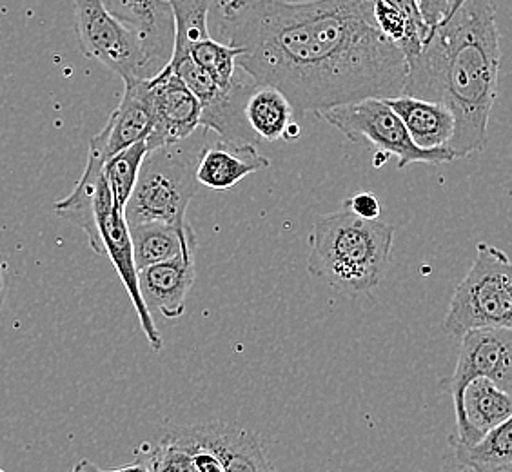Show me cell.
I'll use <instances>...</instances> for the list:
<instances>
[{
  "instance_id": "cell-23",
  "label": "cell",
  "mask_w": 512,
  "mask_h": 472,
  "mask_svg": "<svg viewBox=\"0 0 512 472\" xmlns=\"http://www.w3.org/2000/svg\"><path fill=\"white\" fill-rule=\"evenodd\" d=\"M148 151L146 140H140L137 144L115 153L113 157H109L104 162V175H106L111 195H113V204L122 213H124V207L133 193L138 171H140V166L148 155Z\"/></svg>"
},
{
  "instance_id": "cell-17",
  "label": "cell",
  "mask_w": 512,
  "mask_h": 472,
  "mask_svg": "<svg viewBox=\"0 0 512 472\" xmlns=\"http://www.w3.org/2000/svg\"><path fill=\"white\" fill-rule=\"evenodd\" d=\"M104 162H106L104 142L100 133H97L89 142L88 162L77 186L68 197L55 202V213L60 218L80 227L88 235L89 246L97 255H104V246H102L97 215H95L100 182L104 177Z\"/></svg>"
},
{
  "instance_id": "cell-14",
  "label": "cell",
  "mask_w": 512,
  "mask_h": 472,
  "mask_svg": "<svg viewBox=\"0 0 512 472\" xmlns=\"http://www.w3.org/2000/svg\"><path fill=\"white\" fill-rule=\"evenodd\" d=\"M195 284V255H182L138 271V289L149 311L155 309L168 320H178L186 311V296Z\"/></svg>"
},
{
  "instance_id": "cell-26",
  "label": "cell",
  "mask_w": 512,
  "mask_h": 472,
  "mask_svg": "<svg viewBox=\"0 0 512 472\" xmlns=\"http://www.w3.org/2000/svg\"><path fill=\"white\" fill-rule=\"evenodd\" d=\"M344 206L355 213L356 217L365 218V220H376L382 215V204L373 193H360L353 198H347Z\"/></svg>"
},
{
  "instance_id": "cell-33",
  "label": "cell",
  "mask_w": 512,
  "mask_h": 472,
  "mask_svg": "<svg viewBox=\"0 0 512 472\" xmlns=\"http://www.w3.org/2000/svg\"><path fill=\"white\" fill-rule=\"evenodd\" d=\"M0 472H6V471H4V469H0Z\"/></svg>"
},
{
  "instance_id": "cell-24",
  "label": "cell",
  "mask_w": 512,
  "mask_h": 472,
  "mask_svg": "<svg viewBox=\"0 0 512 472\" xmlns=\"http://www.w3.org/2000/svg\"><path fill=\"white\" fill-rule=\"evenodd\" d=\"M373 13H375L376 26L398 50L404 53L405 60L411 59L420 51L422 42L431 28L414 22L405 13L385 4L382 0H375Z\"/></svg>"
},
{
  "instance_id": "cell-9",
  "label": "cell",
  "mask_w": 512,
  "mask_h": 472,
  "mask_svg": "<svg viewBox=\"0 0 512 472\" xmlns=\"http://www.w3.org/2000/svg\"><path fill=\"white\" fill-rule=\"evenodd\" d=\"M109 13L137 39L146 60V79L155 77L173 53L175 19L169 0H102Z\"/></svg>"
},
{
  "instance_id": "cell-2",
  "label": "cell",
  "mask_w": 512,
  "mask_h": 472,
  "mask_svg": "<svg viewBox=\"0 0 512 472\" xmlns=\"http://www.w3.org/2000/svg\"><path fill=\"white\" fill-rule=\"evenodd\" d=\"M500 57L493 0H463L429 30L420 51L407 60L402 95L438 102L453 113L449 151L454 158L487 146Z\"/></svg>"
},
{
  "instance_id": "cell-22",
  "label": "cell",
  "mask_w": 512,
  "mask_h": 472,
  "mask_svg": "<svg viewBox=\"0 0 512 472\" xmlns=\"http://www.w3.org/2000/svg\"><path fill=\"white\" fill-rule=\"evenodd\" d=\"M215 0H169L175 19V40L169 62L188 57L191 46L211 37L207 30V15Z\"/></svg>"
},
{
  "instance_id": "cell-4",
  "label": "cell",
  "mask_w": 512,
  "mask_h": 472,
  "mask_svg": "<svg viewBox=\"0 0 512 472\" xmlns=\"http://www.w3.org/2000/svg\"><path fill=\"white\" fill-rule=\"evenodd\" d=\"M211 138V131L200 128L175 144L149 149L144 158L133 193L124 207L126 224L162 222L188 227V207L197 193L198 155Z\"/></svg>"
},
{
  "instance_id": "cell-16",
  "label": "cell",
  "mask_w": 512,
  "mask_h": 472,
  "mask_svg": "<svg viewBox=\"0 0 512 472\" xmlns=\"http://www.w3.org/2000/svg\"><path fill=\"white\" fill-rule=\"evenodd\" d=\"M269 168V160L251 144H233L226 140H213L198 155V184L213 191H227L237 186L247 175Z\"/></svg>"
},
{
  "instance_id": "cell-10",
  "label": "cell",
  "mask_w": 512,
  "mask_h": 472,
  "mask_svg": "<svg viewBox=\"0 0 512 472\" xmlns=\"http://www.w3.org/2000/svg\"><path fill=\"white\" fill-rule=\"evenodd\" d=\"M164 442L180 449H204L217 458L222 472H275L256 434L226 423L178 429Z\"/></svg>"
},
{
  "instance_id": "cell-11",
  "label": "cell",
  "mask_w": 512,
  "mask_h": 472,
  "mask_svg": "<svg viewBox=\"0 0 512 472\" xmlns=\"http://www.w3.org/2000/svg\"><path fill=\"white\" fill-rule=\"evenodd\" d=\"M151 82L153 128L146 138L148 149L162 148L191 137L200 128V104L188 86L169 66Z\"/></svg>"
},
{
  "instance_id": "cell-25",
  "label": "cell",
  "mask_w": 512,
  "mask_h": 472,
  "mask_svg": "<svg viewBox=\"0 0 512 472\" xmlns=\"http://www.w3.org/2000/svg\"><path fill=\"white\" fill-rule=\"evenodd\" d=\"M242 53V48L207 37L189 48L188 57L197 62L200 68L206 69L213 79L226 86L237 73V59Z\"/></svg>"
},
{
  "instance_id": "cell-27",
  "label": "cell",
  "mask_w": 512,
  "mask_h": 472,
  "mask_svg": "<svg viewBox=\"0 0 512 472\" xmlns=\"http://www.w3.org/2000/svg\"><path fill=\"white\" fill-rule=\"evenodd\" d=\"M416 2L420 8V15L429 28L442 22L451 10V0H416Z\"/></svg>"
},
{
  "instance_id": "cell-31",
  "label": "cell",
  "mask_w": 512,
  "mask_h": 472,
  "mask_svg": "<svg viewBox=\"0 0 512 472\" xmlns=\"http://www.w3.org/2000/svg\"><path fill=\"white\" fill-rule=\"evenodd\" d=\"M463 0H451V10L449 11H453L454 8H458V6H460V4H462ZM447 15H449V13H447Z\"/></svg>"
},
{
  "instance_id": "cell-8",
  "label": "cell",
  "mask_w": 512,
  "mask_h": 472,
  "mask_svg": "<svg viewBox=\"0 0 512 472\" xmlns=\"http://www.w3.org/2000/svg\"><path fill=\"white\" fill-rule=\"evenodd\" d=\"M487 378L503 391L512 393V331L507 327H482L462 335L458 364L451 376L454 405L460 402L463 387Z\"/></svg>"
},
{
  "instance_id": "cell-21",
  "label": "cell",
  "mask_w": 512,
  "mask_h": 472,
  "mask_svg": "<svg viewBox=\"0 0 512 472\" xmlns=\"http://www.w3.org/2000/svg\"><path fill=\"white\" fill-rule=\"evenodd\" d=\"M458 463L471 472H512V420L482 436V440L465 445L451 438Z\"/></svg>"
},
{
  "instance_id": "cell-3",
  "label": "cell",
  "mask_w": 512,
  "mask_h": 472,
  "mask_svg": "<svg viewBox=\"0 0 512 472\" xmlns=\"http://www.w3.org/2000/svg\"><path fill=\"white\" fill-rule=\"evenodd\" d=\"M394 227L384 220L356 217L347 207L322 215L309 235V275L342 295L373 291L393 251Z\"/></svg>"
},
{
  "instance_id": "cell-32",
  "label": "cell",
  "mask_w": 512,
  "mask_h": 472,
  "mask_svg": "<svg viewBox=\"0 0 512 472\" xmlns=\"http://www.w3.org/2000/svg\"><path fill=\"white\" fill-rule=\"evenodd\" d=\"M458 472H471V471H469V469H465V467H462V469H460V471H458Z\"/></svg>"
},
{
  "instance_id": "cell-29",
  "label": "cell",
  "mask_w": 512,
  "mask_h": 472,
  "mask_svg": "<svg viewBox=\"0 0 512 472\" xmlns=\"http://www.w3.org/2000/svg\"><path fill=\"white\" fill-rule=\"evenodd\" d=\"M385 4H389V6H393L398 11H402L405 13L409 19L414 20V22H418V24H425L424 19H422V15H420V8H418V2L416 0H382ZM429 28V26H427Z\"/></svg>"
},
{
  "instance_id": "cell-7",
  "label": "cell",
  "mask_w": 512,
  "mask_h": 472,
  "mask_svg": "<svg viewBox=\"0 0 512 472\" xmlns=\"http://www.w3.org/2000/svg\"><path fill=\"white\" fill-rule=\"evenodd\" d=\"M79 48L120 79H146V60L131 31L115 19L102 0H73Z\"/></svg>"
},
{
  "instance_id": "cell-1",
  "label": "cell",
  "mask_w": 512,
  "mask_h": 472,
  "mask_svg": "<svg viewBox=\"0 0 512 472\" xmlns=\"http://www.w3.org/2000/svg\"><path fill=\"white\" fill-rule=\"evenodd\" d=\"M375 0H218L238 68L278 89L296 117L404 91L407 60L376 26Z\"/></svg>"
},
{
  "instance_id": "cell-30",
  "label": "cell",
  "mask_w": 512,
  "mask_h": 472,
  "mask_svg": "<svg viewBox=\"0 0 512 472\" xmlns=\"http://www.w3.org/2000/svg\"><path fill=\"white\" fill-rule=\"evenodd\" d=\"M6 276H8L6 262L0 256V309H2V305L6 302V295H8V278Z\"/></svg>"
},
{
  "instance_id": "cell-19",
  "label": "cell",
  "mask_w": 512,
  "mask_h": 472,
  "mask_svg": "<svg viewBox=\"0 0 512 472\" xmlns=\"http://www.w3.org/2000/svg\"><path fill=\"white\" fill-rule=\"evenodd\" d=\"M129 238L137 271L168 262L177 256L195 255L197 235L193 226L177 227L162 222H144L129 226Z\"/></svg>"
},
{
  "instance_id": "cell-12",
  "label": "cell",
  "mask_w": 512,
  "mask_h": 472,
  "mask_svg": "<svg viewBox=\"0 0 512 472\" xmlns=\"http://www.w3.org/2000/svg\"><path fill=\"white\" fill-rule=\"evenodd\" d=\"M456 433L451 436L456 442L473 445L482 440L485 433L511 420V393L503 391L487 378H478L463 387L458 405H454Z\"/></svg>"
},
{
  "instance_id": "cell-6",
  "label": "cell",
  "mask_w": 512,
  "mask_h": 472,
  "mask_svg": "<svg viewBox=\"0 0 512 472\" xmlns=\"http://www.w3.org/2000/svg\"><path fill=\"white\" fill-rule=\"evenodd\" d=\"M324 118L342 135L356 144H365L382 151L385 157H396L398 168L411 164H447L456 160L449 149L418 148L405 129L404 122L394 113L385 99H364L340 104L320 111Z\"/></svg>"
},
{
  "instance_id": "cell-18",
  "label": "cell",
  "mask_w": 512,
  "mask_h": 472,
  "mask_svg": "<svg viewBox=\"0 0 512 472\" xmlns=\"http://www.w3.org/2000/svg\"><path fill=\"white\" fill-rule=\"evenodd\" d=\"M394 113L404 122L405 129L413 138L418 148L449 149V142L454 135L453 113L449 109L431 102V100L414 99L407 95L385 99Z\"/></svg>"
},
{
  "instance_id": "cell-15",
  "label": "cell",
  "mask_w": 512,
  "mask_h": 472,
  "mask_svg": "<svg viewBox=\"0 0 512 472\" xmlns=\"http://www.w3.org/2000/svg\"><path fill=\"white\" fill-rule=\"evenodd\" d=\"M153 128V102L149 79L124 80V95L119 108L100 131L106 160L122 149L146 140Z\"/></svg>"
},
{
  "instance_id": "cell-13",
  "label": "cell",
  "mask_w": 512,
  "mask_h": 472,
  "mask_svg": "<svg viewBox=\"0 0 512 472\" xmlns=\"http://www.w3.org/2000/svg\"><path fill=\"white\" fill-rule=\"evenodd\" d=\"M99 233L102 238V246H104V255L109 256L111 264L117 269L120 280L126 287L133 307L137 311L142 331L148 338L151 349L160 351L164 347V342L158 333L157 325L151 318V311H149L148 305L144 304L140 289H138V271L135 266V258H133V247H131V238H129V229L124 213L119 209H111L108 215L100 218Z\"/></svg>"
},
{
  "instance_id": "cell-20",
  "label": "cell",
  "mask_w": 512,
  "mask_h": 472,
  "mask_svg": "<svg viewBox=\"0 0 512 472\" xmlns=\"http://www.w3.org/2000/svg\"><path fill=\"white\" fill-rule=\"evenodd\" d=\"M244 113L258 142H276L286 137L295 117L291 104L278 89L260 84L249 95Z\"/></svg>"
},
{
  "instance_id": "cell-28",
  "label": "cell",
  "mask_w": 512,
  "mask_h": 472,
  "mask_svg": "<svg viewBox=\"0 0 512 472\" xmlns=\"http://www.w3.org/2000/svg\"><path fill=\"white\" fill-rule=\"evenodd\" d=\"M71 472H151V469H149V463L140 456L137 462L128 463L124 467L111 469V471H104L97 463L89 462V460H80Z\"/></svg>"
},
{
  "instance_id": "cell-5",
  "label": "cell",
  "mask_w": 512,
  "mask_h": 472,
  "mask_svg": "<svg viewBox=\"0 0 512 472\" xmlns=\"http://www.w3.org/2000/svg\"><path fill=\"white\" fill-rule=\"evenodd\" d=\"M447 335L462 336L482 327H512L511 258L480 242L471 271L456 287L444 318Z\"/></svg>"
}]
</instances>
